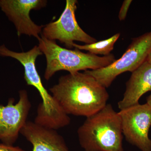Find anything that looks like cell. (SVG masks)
<instances>
[{
  "label": "cell",
  "instance_id": "2",
  "mask_svg": "<svg viewBox=\"0 0 151 151\" xmlns=\"http://www.w3.org/2000/svg\"><path fill=\"white\" fill-rule=\"evenodd\" d=\"M42 54L38 46L29 51L16 52L10 50L4 45L0 46V56L17 60L24 68V78L27 85L37 89L42 99L38 106L34 122L44 127L58 130L70 124V119L44 87L35 65L37 57Z\"/></svg>",
  "mask_w": 151,
  "mask_h": 151
},
{
  "label": "cell",
  "instance_id": "8",
  "mask_svg": "<svg viewBox=\"0 0 151 151\" xmlns=\"http://www.w3.org/2000/svg\"><path fill=\"white\" fill-rule=\"evenodd\" d=\"M14 102V98H10L7 105H0V140L9 145L16 142L31 108L26 90H20L18 102Z\"/></svg>",
  "mask_w": 151,
  "mask_h": 151
},
{
  "label": "cell",
  "instance_id": "7",
  "mask_svg": "<svg viewBox=\"0 0 151 151\" xmlns=\"http://www.w3.org/2000/svg\"><path fill=\"white\" fill-rule=\"evenodd\" d=\"M126 140L142 151H151L149 131L151 127V107L138 104L118 112Z\"/></svg>",
  "mask_w": 151,
  "mask_h": 151
},
{
  "label": "cell",
  "instance_id": "14",
  "mask_svg": "<svg viewBox=\"0 0 151 151\" xmlns=\"http://www.w3.org/2000/svg\"><path fill=\"white\" fill-rule=\"evenodd\" d=\"M0 151H26L19 147H13L6 144H0Z\"/></svg>",
  "mask_w": 151,
  "mask_h": 151
},
{
  "label": "cell",
  "instance_id": "5",
  "mask_svg": "<svg viewBox=\"0 0 151 151\" xmlns=\"http://www.w3.org/2000/svg\"><path fill=\"white\" fill-rule=\"evenodd\" d=\"M151 52V31L132 40L125 53L107 67L84 72L92 76L105 88L109 87L117 76L130 71L133 72L146 61Z\"/></svg>",
  "mask_w": 151,
  "mask_h": 151
},
{
  "label": "cell",
  "instance_id": "16",
  "mask_svg": "<svg viewBox=\"0 0 151 151\" xmlns=\"http://www.w3.org/2000/svg\"><path fill=\"white\" fill-rule=\"evenodd\" d=\"M147 60L151 61V52L150 55H149L148 57L147 58Z\"/></svg>",
  "mask_w": 151,
  "mask_h": 151
},
{
  "label": "cell",
  "instance_id": "3",
  "mask_svg": "<svg viewBox=\"0 0 151 151\" xmlns=\"http://www.w3.org/2000/svg\"><path fill=\"white\" fill-rule=\"evenodd\" d=\"M77 134L85 151H124L121 118L111 104L86 117Z\"/></svg>",
  "mask_w": 151,
  "mask_h": 151
},
{
  "label": "cell",
  "instance_id": "11",
  "mask_svg": "<svg viewBox=\"0 0 151 151\" xmlns=\"http://www.w3.org/2000/svg\"><path fill=\"white\" fill-rule=\"evenodd\" d=\"M149 91H151V61L147 60L132 72L123 99L118 103L119 109L121 111L137 105L141 97Z\"/></svg>",
  "mask_w": 151,
  "mask_h": 151
},
{
  "label": "cell",
  "instance_id": "4",
  "mask_svg": "<svg viewBox=\"0 0 151 151\" xmlns=\"http://www.w3.org/2000/svg\"><path fill=\"white\" fill-rule=\"evenodd\" d=\"M38 40V46L46 58L44 77L47 80L59 70L73 73L87 69L97 70L107 67L116 60L113 54L99 56L82 52L77 49L72 50L63 48L57 44L55 41L49 40L42 35Z\"/></svg>",
  "mask_w": 151,
  "mask_h": 151
},
{
  "label": "cell",
  "instance_id": "9",
  "mask_svg": "<svg viewBox=\"0 0 151 151\" xmlns=\"http://www.w3.org/2000/svg\"><path fill=\"white\" fill-rule=\"evenodd\" d=\"M47 3L45 0H0V8L14 25L19 36L26 35L39 39L44 26L35 24L30 12L44 7Z\"/></svg>",
  "mask_w": 151,
  "mask_h": 151
},
{
  "label": "cell",
  "instance_id": "10",
  "mask_svg": "<svg viewBox=\"0 0 151 151\" xmlns=\"http://www.w3.org/2000/svg\"><path fill=\"white\" fill-rule=\"evenodd\" d=\"M21 134L33 146V151H69L64 139L57 130L27 121Z\"/></svg>",
  "mask_w": 151,
  "mask_h": 151
},
{
  "label": "cell",
  "instance_id": "6",
  "mask_svg": "<svg viewBox=\"0 0 151 151\" xmlns=\"http://www.w3.org/2000/svg\"><path fill=\"white\" fill-rule=\"evenodd\" d=\"M77 4L76 0L66 1L65 9L59 18L44 26L42 35L49 40H58L68 49L73 48L75 41L86 44L96 42V39L85 32L76 21Z\"/></svg>",
  "mask_w": 151,
  "mask_h": 151
},
{
  "label": "cell",
  "instance_id": "1",
  "mask_svg": "<svg viewBox=\"0 0 151 151\" xmlns=\"http://www.w3.org/2000/svg\"><path fill=\"white\" fill-rule=\"evenodd\" d=\"M49 90L67 115L86 117L103 109L109 97L106 88L85 72L62 76Z\"/></svg>",
  "mask_w": 151,
  "mask_h": 151
},
{
  "label": "cell",
  "instance_id": "13",
  "mask_svg": "<svg viewBox=\"0 0 151 151\" xmlns=\"http://www.w3.org/2000/svg\"><path fill=\"white\" fill-rule=\"evenodd\" d=\"M132 2V0H125L124 1L119 11V18L120 21L124 20L126 19L129 8Z\"/></svg>",
  "mask_w": 151,
  "mask_h": 151
},
{
  "label": "cell",
  "instance_id": "12",
  "mask_svg": "<svg viewBox=\"0 0 151 151\" xmlns=\"http://www.w3.org/2000/svg\"><path fill=\"white\" fill-rule=\"evenodd\" d=\"M120 36V33H117L108 39L96 42L90 44L79 45L74 43L73 47L79 50H84L89 53L95 55H101L107 56L110 54V52L113 49L114 45Z\"/></svg>",
  "mask_w": 151,
  "mask_h": 151
},
{
  "label": "cell",
  "instance_id": "15",
  "mask_svg": "<svg viewBox=\"0 0 151 151\" xmlns=\"http://www.w3.org/2000/svg\"><path fill=\"white\" fill-rule=\"evenodd\" d=\"M147 103L151 107V94L147 97Z\"/></svg>",
  "mask_w": 151,
  "mask_h": 151
}]
</instances>
